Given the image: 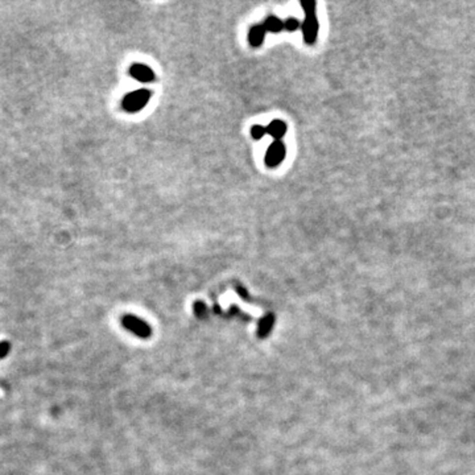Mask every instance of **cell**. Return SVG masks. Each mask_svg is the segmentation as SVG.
Listing matches in <instances>:
<instances>
[{
  "label": "cell",
  "mask_w": 475,
  "mask_h": 475,
  "mask_svg": "<svg viewBox=\"0 0 475 475\" xmlns=\"http://www.w3.org/2000/svg\"><path fill=\"white\" fill-rule=\"evenodd\" d=\"M301 7L305 13V19L301 24L302 38L306 45H313L318 38L319 21L317 17V3L316 1H305L302 0Z\"/></svg>",
  "instance_id": "obj_1"
},
{
  "label": "cell",
  "mask_w": 475,
  "mask_h": 475,
  "mask_svg": "<svg viewBox=\"0 0 475 475\" xmlns=\"http://www.w3.org/2000/svg\"><path fill=\"white\" fill-rule=\"evenodd\" d=\"M151 98H152V91L147 90V89L131 91L128 94L124 95L123 100H122V107L127 112H132V114L139 112L147 106Z\"/></svg>",
  "instance_id": "obj_2"
},
{
  "label": "cell",
  "mask_w": 475,
  "mask_h": 475,
  "mask_svg": "<svg viewBox=\"0 0 475 475\" xmlns=\"http://www.w3.org/2000/svg\"><path fill=\"white\" fill-rule=\"evenodd\" d=\"M285 156H286L285 144L281 140H275L269 145V148L267 149V153H265V165L268 168H276L284 161Z\"/></svg>",
  "instance_id": "obj_3"
},
{
  "label": "cell",
  "mask_w": 475,
  "mask_h": 475,
  "mask_svg": "<svg viewBox=\"0 0 475 475\" xmlns=\"http://www.w3.org/2000/svg\"><path fill=\"white\" fill-rule=\"evenodd\" d=\"M129 75H131L133 79H136V81L143 83L153 82L155 78H156L155 71L149 66H147V65H143V63H133L132 66L129 67Z\"/></svg>",
  "instance_id": "obj_4"
},
{
  "label": "cell",
  "mask_w": 475,
  "mask_h": 475,
  "mask_svg": "<svg viewBox=\"0 0 475 475\" xmlns=\"http://www.w3.org/2000/svg\"><path fill=\"white\" fill-rule=\"evenodd\" d=\"M265 33H267V31L264 29L263 24L253 25V27L250 29V32H248V42H250V45L253 46V48H259V46L264 42Z\"/></svg>",
  "instance_id": "obj_5"
},
{
  "label": "cell",
  "mask_w": 475,
  "mask_h": 475,
  "mask_svg": "<svg viewBox=\"0 0 475 475\" xmlns=\"http://www.w3.org/2000/svg\"><path fill=\"white\" fill-rule=\"evenodd\" d=\"M286 131H288V126L280 119L272 120L267 127V133L271 135L275 140H281V137H284Z\"/></svg>",
  "instance_id": "obj_6"
},
{
  "label": "cell",
  "mask_w": 475,
  "mask_h": 475,
  "mask_svg": "<svg viewBox=\"0 0 475 475\" xmlns=\"http://www.w3.org/2000/svg\"><path fill=\"white\" fill-rule=\"evenodd\" d=\"M263 27L267 32L271 33H280L284 29V21L276 16H268L263 23Z\"/></svg>",
  "instance_id": "obj_7"
},
{
  "label": "cell",
  "mask_w": 475,
  "mask_h": 475,
  "mask_svg": "<svg viewBox=\"0 0 475 475\" xmlns=\"http://www.w3.org/2000/svg\"><path fill=\"white\" fill-rule=\"evenodd\" d=\"M301 24L302 23H300V20H297L296 17H288L284 21V29L288 32H296L298 28H301Z\"/></svg>",
  "instance_id": "obj_8"
},
{
  "label": "cell",
  "mask_w": 475,
  "mask_h": 475,
  "mask_svg": "<svg viewBox=\"0 0 475 475\" xmlns=\"http://www.w3.org/2000/svg\"><path fill=\"white\" fill-rule=\"evenodd\" d=\"M265 135H267V128H265V127H263V126H260V124H255V126H252V128H251L252 139H255V140H260V139H263Z\"/></svg>",
  "instance_id": "obj_9"
}]
</instances>
